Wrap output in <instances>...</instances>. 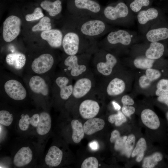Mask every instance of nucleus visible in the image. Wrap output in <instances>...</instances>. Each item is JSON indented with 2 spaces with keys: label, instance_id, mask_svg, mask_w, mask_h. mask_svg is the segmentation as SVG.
Here are the masks:
<instances>
[{
  "label": "nucleus",
  "instance_id": "nucleus-1",
  "mask_svg": "<svg viewBox=\"0 0 168 168\" xmlns=\"http://www.w3.org/2000/svg\"><path fill=\"white\" fill-rule=\"evenodd\" d=\"M135 73L131 70L123 69L109 78L105 91L110 97H116L125 94L132 87Z\"/></svg>",
  "mask_w": 168,
  "mask_h": 168
},
{
  "label": "nucleus",
  "instance_id": "nucleus-2",
  "mask_svg": "<svg viewBox=\"0 0 168 168\" xmlns=\"http://www.w3.org/2000/svg\"><path fill=\"white\" fill-rule=\"evenodd\" d=\"M142 36L135 31L119 29L110 32L106 40L111 48L129 53L130 49L134 44L139 43Z\"/></svg>",
  "mask_w": 168,
  "mask_h": 168
},
{
  "label": "nucleus",
  "instance_id": "nucleus-3",
  "mask_svg": "<svg viewBox=\"0 0 168 168\" xmlns=\"http://www.w3.org/2000/svg\"><path fill=\"white\" fill-rule=\"evenodd\" d=\"M105 17L110 22L129 26L134 23L136 15L123 2L118 3L115 6H108L104 9Z\"/></svg>",
  "mask_w": 168,
  "mask_h": 168
},
{
  "label": "nucleus",
  "instance_id": "nucleus-4",
  "mask_svg": "<svg viewBox=\"0 0 168 168\" xmlns=\"http://www.w3.org/2000/svg\"><path fill=\"white\" fill-rule=\"evenodd\" d=\"M166 44L160 42L143 41L133 45L129 54L130 56L140 55L151 59H160L166 51Z\"/></svg>",
  "mask_w": 168,
  "mask_h": 168
},
{
  "label": "nucleus",
  "instance_id": "nucleus-5",
  "mask_svg": "<svg viewBox=\"0 0 168 168\" xmlns=\"http://www.w3.org/2000/svg\"><path fill=\"white\" fill-rule=\"evenodd\" d=\"M166 16L162 11L155 7H149L141 11L136 15L139 32L142 35L144 34L153 24Z\"/></svg>",
  "mask_w": 168,
  "mask_h": 168
},
{
  "label": "nucleus",
  "instance_id": "nucleus-6",
  "mask_svg": "<svg viewBox=\"0 0 168 168\" xmlns=\"http://www.w3.org/2000/svg\"><path fill=\"white\" fill-rule=\"evenodd\" d=\"M141 36L143 41L168 43V16L153 24Z\"/></svg>",
  "mask_w": 168,
  "mask_h": 168
},
{
  "label": "nucleus",
  "instance_id": "nucleus-7",
  "mask_svg": "<svg viewBox=\"0 0 168 168\" xmlns=\"http://www.w3.org/2000/svg\"><path fill=\"white\" fill-rule=\"evenodd\" d=\"M105 60L98 63L96 66L97 71L103 76L108 78L117 72L123 69H117L119 62L116 57L111 53H107L105 56Z\"/></svg>",
  "mask_w": 168,
  "mask_h": 168
},
{
  "label": "nucleus",
  "instance_id": "nucleus-8",
  "mask_svg": "<svg viewBox=\"0 0 168 168\" xmlns=\"http://www.w3.org/2000/svg\"><path fill=\"white\" fill-rule=\"evenodd\" d=\"M21 21L18 17L12 15L7 18L3 23V37L6 42L13 41L19 35Z\"/></svg>",
  "mask_w": 168,
  "mask_h": 168
},
{
  "label": "nucleus",
  "instance_id": "nucleus-9",
  "mask_svg": "<svg viewBox=\"0 0 168 168\" xmlns=\"http://www.w3.org/2000/svg\"><path fill=\"white\" fill-rule=\"evenodd\" d=\"M134 74V88L135 92L146 95H152L156 82L151 80L144 73L139 70Z\"/></svg>",
  "mask_w": 168,
  "mask_h": 168
},
{
  "label": "nucleus",
  "instance_id": "nucleus-10",
  "mask_svg": "<svg viewBox=\"0 0 168 168\" xmlns=\"http://www.w3.org/2000/svg\"><path fill=\"white\" fill-rule=\"evenodd\" d=\"M5 90L11 98L16 100L24 99L26 96V91L22 84L14 79L6 82L4 86Z\"/></svg>",
  "mask_w": 168,
  "mask_h": 168
},
{
  "label": "nucleus",
  "instance_id": "nucleus-11",
  "mask_svg": "<svg viewBox=\"0 0 168 168\" xmlns=\"http://www.w3.org/2000/svg\"><path fill=\"white\" fill-rule=\"evenodd\" d=\"M33 156V152L30 146H23L14 154L12 159L13 164L17 167L26 166L31 162Z\"/></svg>",
  "mask_w": 168,
  "mask_h": 168
},
{
  "label": "nucleus",
  "instance_id": "nucleus-12",
  "mask_svg": "<svg viewBox=\"0 0 168 168\" xmlns=\"http://www.w3.org/2000/svg\"><path fill=\"white\" fill-rule=\"evenodd\" d=\"M54 63L53 57L49 54H41L35 58L31 64L33 71L37 74H43L49 71Z\"/></svg>",
  "mask_w": 168,
  "mask_h": 168
},
{
  "label": "nucleus",
  "instance_id": "nucleus-13",
  "mask_svg": "<svg viewBox=\"0 0 168 168\" xmlns=\"http://www.w3.org/2000/svg\"><path fill=\"white\" fill-rule=\"evenodd\" d=\"M140 119L142 123L152 130L158 129L161 125L159 118L155 112L150 108H143L141 111Z\"/></svg>",
  "mask_w": 168,
  "mask_h": 168
},
{
  "label": "nucleus",
  "instance_id": "nucleus-14",
  "mask_svg": "<svg viewBox=\"0 0 168 168\" xmlns=\"http://www.w3.org/2000/svg\"><path fill=\"white\" fill-rule=\"evenodd\" d=\"M80 39L78 35L74 32H69L64 36L62 45L65 52L69 55H75L78 52Z\"/></svg>",
  "mask_w": 168,
  "mask_h": 168
},
{
  "label": "nucleus",
  "instance_id": "nucleus-15",
  "mask_svg": "<svg viewBox=\"0 0 168 168\" xmlns=\"http://www.w3.org/2000/svg\"><path fill=\"white\" fill-rule=\"evenodd\" d=\"M100 106L96 101L86 99L80 104L79 108V113L83 119H88L94 118L98 114Z\"/></svg>",
  "mask_w": 168,
  "mask_h": 168
},
{
  "label": "nucleus",
  "instance_id": "nucleus-16",
  "mask_svg": "<svg viewBox=\"0 0 168 168\" xmlns=\"http://www.w3.org/2000/svg\"><path fill=\"white\" fill-rule=\"evenodd\" d=\"M92 82L88 77H82L77 79L73 85L72 95L76 99L82 98L91 90Z\"/></svg>",
  "mask_w": 168,
  "mask_h": 168
},
{
  "label": "nucleus",
  "instance_id": "nucleus-17",
  "mask_svg": "<svg viewBox=\"0 0 168 168\" xmlns=\"http://www.w3.org/2000/svg\"><path fill=\"white\" fill-rule=\"evenodd\" d=\"M106 28V25L102 21L94 20L88 21L83 24L81 27V30L85 35L94 36L103 33Z\"/></svg>",
  "mask_w": 168,
  "mask_h": 168
},
{
  "label": "nucleus",
  "instance_id": "nucleus-18",
  "mask_svg": "<svg viewBox=\"0 0 168 168\" xmlns=\"http://www.w3.org/2000/svg\"><path fill=\"white\" fill-rule=\"evenodd\" d=\"M64 63L72 77H77L81 76L87 69L86 65L79 64L78 58L76 55H69L65 59Z\"/></svg>",
  "mask_w": 168,
  "mask_h": 168
},
{
  "label": "nucleus",
  "instance_id": "nucleus-19",
  "mask_svg": "<svg viewBox=\"0 0 168 168\" xmlns=\"http://www.w3.org/2000/svg\"><path fill=\"white\" fill-rule=\"evenodd\" d=\"M63 156V152L61 149L57 146H52L45 156V163L49 167L58 166L62 162Z\"/></svg>",
  "mask_w": 168,
  "mask_h": 168
},
{
  "label": "nucleus",
  "instance_id": "nucleus-20",
  "mask_svg": "<svg viewBox=\"0 0 168 168\" xmlns=\"http://www.w3.org/2000/svg\"><path fill=\"white\" fill-rule=\"evenodd\" d=\"M40 36L53 48H58L62 45L63 34L58 29H53L43 31L41 33Z\"/></svg>",
  "mask_w": 168,
  "mask_h": 168
},
{
  "label": "nucleus",
  "instance_id": "nucleus-21",
  "mask_svg": "<svg viewBox=\"0 0 168 168\" xmlns=\"http://www.w3.org/2000/svg\"><path fill=\"white\" fill-rule=\"evenodd\" d=\"M40 119V114L35 113L30 116L28 114H22L18 122L19 129L22 132L28 130L30 126L36 128L38 124Z\"/></svg>",
  "mask_w": 168,
  "mask_h": 168
},
{
  "label": "nucleus",
  "instance_id": "nucleus-22",
  "mask_svg": "<svg viewBox=\"0 0 168 168\" xmlns=\"http://www.w3.org/2000/svg\"><path fill=\"white\" fill-rule=\"evenodd\" d=\"M29 85L34 92L41 94L44 96L49 94V88L44 80L40 76H35L30 79Z\"/></svg>",
  "mask_w": 168,
  "mask_h": 168
},
{
  "label": "nucleus",
  "instance_id": "nucleus-23",
  "mask_svg": "<svg viewBox=\"0 0 168 168\" xmlns=\"http://www.w3.org/2000/svg\"><path fill=\"white\" fill-rule=\"evenodd\" d=\"M51 118L49 114L46 112H43L40 114V119L36 132L40 136L47 134L51 127Z\"/></svg>",
  "mask_w": 168,
  "mask_h": 168
},
{
  "label": "nucleus",
  "instance_id": "nucleus-24",
  "mask_svg": "<svg viewBox=\"0 0 168 168\" xmlns=\"http://www.w3.org/2000/svg\"><path fill=\"white\" fill-rule=\"evenodd\" d=\"M105 125V122L102 119L96 117L88 119L83 125L85 133L91 135L102 129Z\"/></svg>",
  "mask_w": 168,
  "mask_h": 168
},
{
  "label": "nucleus",
  "instance_id": "nucleus-25",
  "mask_svg": "<svg viewBox=\"0 0 168 168\" xmlns=\"http://www.w3.org/2000/svg\"><path fill=\"white\" fill-rule=\"evenodd\" d=\"M57 85L60 88V95L62 99L68 100L72 95L73 85H68L69 79L66 77H59L55 80Z\"/></svg>",
  "mask_w": 168,
  "mask_h": 168
},
{
  "label": "nucleus",
  "instance_id": "nucleus-26",
  "mask_svg": "<svg viewBox=\"0 0 168 168\" xmlns=\"http://www.w3.org/2000/svg\"><path fill=\"white\" fill-rule=\"evenodd\" d=\"M26 60L25 55L19 52L9 54L6 58L7 63L17 70L21 69L24 66Z\"/></svg>",
  "mask_w": 168,
  "mask_h": 168
},
{
  "label": "nucleus",
  "instance_id": "nucleus-27",
  "mask_svg": "<svg viewBox=\"0 0 168 168\" xmlns=\"http://www.w3.org/2000/svg\"><path fill=\"white\" fill-rule=\"evenodd\" d=\"M147 142L144 137H141L137 141L132 152L131 156L136 157V161L138 162L141 161L144 158L145 152L147 149Z\"/></svg>",
  "mask_w": 168,
  "mask_h": 168
},
{
  "label": "nucleus",
  "instance_id": "nucleus-28",
  "mask_svg": "<svg viewBox=\"0 0 168 168\" xmlns=\"http://www.w3.org/2000/svg\"><path fill=\"white\" fill-rule=\"evenodd\" d=\"M60 0H56L54 2L45 0L40 3V6L44 10L47 12L52 16H55L61 11L62 6Z\"/></svg>",
  "mask_w": 168,
  "mask_h": 168
},
{
  "label": "nucleus",
  "instance_id": "nucleus-29",
  "mask_svg": "<svg viewBox=\"0 0 168 168\" xmlns=\"http://www.w3.org/2000/svg\"><path fill=\"white\" fill-rule=\"evenodd\" d=\"M71 126L72 130V140L74 143H79L84 136L83 126L81 122L76 119L72 120Z\"/></svg>",
  "mask_w": 168,
  "mask_h": 168
},
{
  "label": "nucleus",
  "instance_id": "nucleus-30",
  "mask_svg": "<svg viewBox=\"0 0 168 168\" xmlns=\"http://www.w3.org/2000/svg\"><path fill=\"white\" fill-rule=\"evenodd\" d=\"M74 3L77 8L86 9L93 13H98L100 10L99 4L92 0H74Z\"/></svg>",
  "mask_w": 168,
  "mask_h": 168
},
{
  "label": "nucleus",
  "instance_id": "nucleus-31",
  "mask_svg": "<svg viewBox=\"0 0 168 168\" xmlns=\"http://www.w3.org/2000/svg\"><path fill=\"white\" fill-rule=\"evenodd\" d=\"M163 158L162 153L156 152L147 156L143 159L142 167L143 168H153L156 167Z\"/></svg>",
  "mask_w": 168,
  "mask_h": 168
},
{
  "label": "nucleus",
  "instance_id": "nucleus-32",
  "mask_svg": "<svg viewBox=\"0 0 168 168\" xmlns=\"http://www.w3.org/2000/svg\"><path fill=\"white\" fill-rule=\"evenodd\" d=\"M150 4V0H133L128 6L136 15L141 11L147 8Z\"/></svg>",
  "mask_w": 168,
  "mask_h": 168
},
{
  "label": "nucleus",
  "instance_id": "nucleus-33",
  "mask_svg": "<svg viewBox=\"0 0 168 168\" xmlns=\"http://www.w3.org/2000/svg\"><path fill=\"white\" fill-rule=\"evenodd\" d=\"M166 94H168V79H160L155 84L152 96H157Z\"/></svg>",
  "mask_w": 168,
  "mask_h": 168
},
{
  "label": "nucleus",
  "instance_id": "nucleus-34",
  "mask_svg": "<svg viewBox=\"0 0 168 168\" xmlns=\"http://www.w3.org/2000/svg\"><path fill=\"white\" fill-rule=\"evenodd\" d=\"M136 142V138L135 135L133 133L129 134L122 151V153L128 157H130L135 145Z\"/></svg>",
  "mask_w": 168,
  "mask_h": 168
},
{
  "label": "nucleus",
  "instance_id": "nucleus-35",
  "mask_svg": "<svg viewBox=\"0 0 168 168\" xmlns=\"http://www.w3.org/2000/svg\"><path fill=\"white\" fill-rule=\"evenodd\" d=\"M127 120L126 117L120 110L117 113L110 115L108 117V121L111 124L114 123L115 126L119 127L125 123Z\"/></svg>",
  "mask_w": 168,
  "mask_h": 168
},
{
  "label": "nucleus",
  "instance_id": "nucleus-36",
  "mask_svg": "<svg viewBox=\"0 0 168 168\" xmlns=\"http://www.w3.org/2000/svg\"><path fill=\"white\" fill-rule=\"evenodd\" d=\"M50 22V19L49 17L44 16L37 24L32 27V30L33 32H35L50 30L51 29Z\"/></svg>",
  "mask_w": 168,
  "mask_h": 168
},
{
  "label": "nucleus",
  "instance_id": "nucleus-37",
  "mask_svg": "<svg viewBox=\"0 0 168 168\" xmlns=\"http://www.w3.org/2000/svg\"><path fill=\"white\" fill-rule=\"evenodd\" d=\"M14 118L13 114L6 110L0 111V124L5 126L8 127L13 122Z\"/></svg>",
  "mask_w": 168,
  "mask_h": 168
},
{
  "label": "nucleus",
  "instance_id": "nucleus-38",
  "mask_svg": "<svg viewBox=\"0 0 168 168\" xmlns=\"http://www.w3.org/2000/svg\"><path fill=\"white\" fill-rule=\"evenodd\" d=\"M143 71L148 78L154 82H157L161 76V71L157 68H150Z\"/></svg>",
  "mask_w": 168,
  "mask_h": 168
},
{
  "label": "nucleus",
  "instance_id": "nucleus-39",
  "mask_svg": "<svg viewBox=\"0 0 168 168\" xmlns=\"http://www.w3.org/2000/svg\"><path fill=\"white\" fill-rule=\"evenodd\" d=\"M99 166L98 161L97 159L94 156L88 157L82 162V168H97Z\"/></svg>",
  "mask_w": 168,
  "mask_h": 168
},
{
  "label": "nucleus",
  "instance_id": "nucleus-40",
  "mask_svg": "<svg viewBox=\"0 0 168 168\" xmlns=\"http://www.w3.org/2000/svg\"><path fill=\"white\" fill-rule=\"evenodd\" d=\"M44 16V15L41 8L37 7L35 9L33 13L26 15L25 19L27 21H32L39 19Z\"/></svg>",
  "mask_w": 168,
  "mask_h": 168
},
{
  "label": "nucleus",
  "instance_id": "nucleus-41",
  "mask_svg": "<svg viewBox=\"0 0 168 168\" xmlns=\"http://www.w3.org/2000/svg\"><path fill=\"white\" fill-rule=\"evenodd\" d=\"M127 137L128 136L126 135L120 136L116 140L114 143V148L115 150L122 151Z\"/></svg>",
  "mask_w": 168,
  "mask_h": 168
},
{
  "label": "nucleus",
  "instance_id": "nucleus-42",
  "mask_svg": "<svg viewBox=\"0 0 168 168\" xmlns=\"http://www.w3.org/2000/svg\"><path fill=\"white\" fill-rule=\"evenodd\" d=\"M136 109L133 106L122 105L121 107V111L127 117H129L133 114L136 112Z\"/></svg>",
  "mask_w": 168,
  "mask_h": 168
},
{
  "label": "nucleus",
  "instance_id": "nucleus-43",
  "mask_svg": "<svg viewBox=\"0 0 168 168\" xmlns=\"http://www.w3.org/2000/svg\"><path fill=\"white\" fill-rule=\"evenodd\" d=\"M121 102L122 105L133 106L135 104V101L133 98L129 95L127 94L122 95Z\"/></svg>",
  "mask_w": 168,
  "mask_h": 168
},
{
  "label": "nucleus",
  "instance_id": "nucleus-44",
  "mask_svg": "<svg viewBox=\"0 0 168 168\" xmlns=\"http://www.w3.org/2000/svg\"><path fill=\"white\" fill-rule=\"evenodd\" d=\"M120 136V133L118 130H113L111 133L110 138V142L114 143L116 140Z\"/></svg>",
  "mask_w": 168,
  "mask_h": 168
},
{
  "label": "nucleus",
  "instance_id": "nucleus-45",
  "mask_svg": "<svg viewBox=\"0 0 168 168\" xmlns=\"http://www.w3.org/2000/svg\"><path fill=\"white\" fill-rule=\"evenodd\" d=\"M156 100L159 102L164 104L168 106V94L157 96Z\"/></svg>",
  "mask_w": 168,
  "mask_h": 168
},
{
  "label": "nucleus",
  "instance_id": "nucleus-46",
  "mask_svg": "<svg viewBox=\"0 0 168 168\" xmlns=\"http://www.w3.org/2000/svg\"><path fill=\"white\" fill-rule=\"evenodd\" d=\"M113 106L115 109L117 110H120L121 108V106L116 102L113 101L112 102Z\"/></svg>",
  "mask_w": 168,
  "mask_h": 168
},
{
  "label": "nucleus",
  "instance_id": "nucleus-47",
  "mask_svg": "<svg viewBox=\"0 0 168 168\" xmlns=\"http://www.w3.org/2000/svg\"><path fill=\"white\" fill-rule=\"evenodd\" d=\"M90 145L91 147L93 149H96L97 147V145L95 142H91Z\"/></svg>",
  "mask_w": 168,
  "mask_h": 168
},
{
  "label": "nucleus",
  "instance_id": "nucleus-48",
  "mask_svg": "<svg viewBox=\"0 0 168 168\" xmlns=\"http://www.w3.org/2000/svg\"><path fill=\"white\" fill-rule=\"evenodd\" d=\"M166 117L167 118V119L168 120V111L166 113Z\"/></svg>",
  "mask_w": 168,
  "mask_h": 168
}]
</instances>
